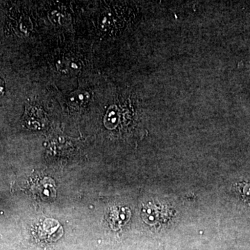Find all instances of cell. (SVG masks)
I'll return each mask as SVG.
<instances>
[{"label": "cell", "instance_id": "obj_1", "mask_svg": "<svg viewBox=\"0 0 250 250\" xmlns=\"http://www.w3.org/2000/svg\"><path fill=\"white\" fill-rule=\"evenodd\" d=\"M62 225L52 219H46L39 225L36 230L39 241L45 243L57 241L62 236Z\"/></svg>", "mask_w": 250, "mask_h": 250}, {"label": "cell", "instance_id": "obj_2", "mask_svg": "<svg viewBox=\"0 0 250 250\" xmlns=\"http://www.w3.org/2000/svg\"><path fill=\"white\" fill-rule=\"evenodd\" d=\"M168 217V210L164 206L149 203L143 208L142 218L148 225L163 223Z\"/></svg>", "mask_w": 250, "mask_h": 250}, {"label": "cell", "instance_id": "obj_3", "mask_svg": "<svg viewBox=\"0 0 250 250\" xmlns=\"http://www.w3.org/2000/svg\"><path fill=\"white\" fill-rule=\"evenodd\" d=\"M24 121L27 127L30 129H40L45 126L47 122L46 113L42 108L38 107L34 105L26 104L24 111Z\"/></svg>", "mask_w": 250, "mask_h": 250}, {"label": "cell", "instance_id": "obj_4", "mask_svg": "<svg viewBox=\"0 0 250 250\" xmlns=\"http://www.w3.org/2000/svg\"><path fill=\"white\" fill-rule=\"evenodd\" d=\"M131 212L126 207H113L106 210V218L111 228L118 229L129 221Z\"/></svg>", "mask_w": 250, "mask_h": 250}, {"label": "cell", "instance_id": "obj_5", "mask_svg": "<svg viewBox=\"0 0 250 250\" xmlns=\"http://www.w3.org/2000/svg\"><path fill=\"white\" fill-rule=\"evenodd\" d=\"M90 95L88 91L79 88L70 94L68 102L74 107H83L89 101Z\"/></svg>", "mask_w": 250, "mask_h": 250}, {"label": "cell", "instance_id": "obj_6", "mask_svg": "<svg viewBox=\"0 0 250 250\" xmlns=\"http://www.w3.org/2000/svg\"><path fill=\"white\" fill-rule=\"evenodd\" d=\"M238 189L241 196L247 201L250 202V183L239 184Z\"/></svg>", "mask_w": 250, "mask_h": 250}, {"label": "cell", "instance_id": "obj_7", "mask_svg": "<svg viewBox=\"0 0 250 250\" xmlns=\"http://www.w3.org/2000/svg\"><path fill=\"white\" fill-rule=\"evenodd\" d=\"M4 90V83L3 80L0 78V94L3 93Z\"/></svg>", "mask_w": 250, "mask_h": 250}, {"label": "cell", "instance_id": "obj_8", "mask_svg": "<svg viewBox=\"0 0 250 250\" xmlns=\"http://www.w3.org/2000/svg\"></svg>", "mask_w": 250, "mask_h": 250}]
</instances>
